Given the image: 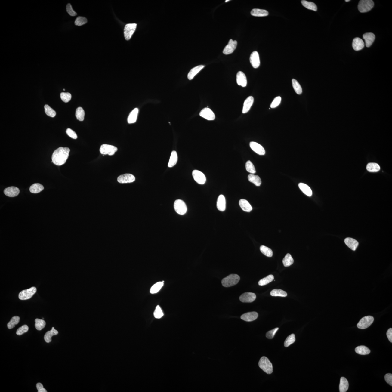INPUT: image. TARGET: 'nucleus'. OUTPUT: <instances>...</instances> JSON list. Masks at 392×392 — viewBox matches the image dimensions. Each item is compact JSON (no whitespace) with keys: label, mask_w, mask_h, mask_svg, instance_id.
I'll list each match as a JSON object with an SVG mask.
<instances>
[{"label":"nucleus","mask_w":392,"mask_h":392,"mask_svg":"<svg viewBox=\"0 0 392 392\" xmlns=\"http://www.w3.org/2000/svg\"><path fill=\"white\" fill-rule=\"evenodd\" d=\"M251 149L260 155H264L265 153V151L263 146L256 142H251L249 144Z\"/></svg>","instance_id":"15"},{"label":"nucleus","mask_w":392,"mask_h":392,"mask_svg":"<svg viewBox=\"0 0 392 392\" xmlns=\"http://www.w3.org/2000/svg\"><path fill=\"white\" fill-rule=\"evenodd\" d=\"M36 288L33 286L29 289L21 291L19 294V299L22 300L29 299L36 292Z\"/></svg>","instance_id":"5"},{"label":"nucleus","mask_w":392,"mask_h":392,"mask_svg":"<svg viewBox=\"0 0 392 392\" xmlns=\"http://www.w3.org/2000/svg\"><path fill=\"white\" fill-rule=\"evenodd\" d=\"M154 315V317L156 319H159L162 317L163 316V313L162 310L160 307L158 305L156 307L155 310Z\"/></svg>","instance_id":"52"},{"label":"nucleus","mask_w":392,"mask_h":392,"mask_svg":"<svg viewBox=\"0 0 392 392\" xmlns=\"http://www.w3.org/2000/svg\"><path fill=\"white\" fill-rule=\"evenodd\" d=\"M250 61L252 66L257 68L260 66V60L259 54L256 51H255L251 54L250 57Z\"/></svg>","instance_id":"16"},{"label":"nucleus","mask_w":392,"mask_h":392,"mask_svg":"<svg viewBox=\"0 0 392 392\" xmlns=\"http://www.w3.org/2000/svg\"><path fill=\"white\" fill-rule=\"evenodd\" d=\"M374 321V318L372 316H365L360 320L357 325V326L360 329H365L369 327L373 323Z\"/></svg>","instance_id":"7"},{"label":"nucleus","mask_w":392,"mask_h":392,"mask_svg":"<svg viewBox=\"0 0 392 392\" xmlns=\"http://www.w3.org/2000/svg\"><path fill=\"white\" fill-rule=\"evenodd\" d=\"M386 335H387V337L388 339V340H389L390 342L392 343V328H390L388 330L387 332Z\"/></svg>","instance_id":"60"},{"label":"nucleus","mask_w":392,"mask_h":392,"mask_svg":"<svg viewBox=\"0 0 392 392\" xmlns=\"http://www.w3.org/2000/svg\"><path fill=\"white\" fill-rule=\"evenodd\" d=\"M75 115L77 119L80 121H83L85 116V112L83 108L81 107L77 108L76 111Z\"/></svg>","instance_id":"41"},{"label":"nucleus","mask_w":392,"mask_h":392,"mask_svg":"<svg viewBox=\"0 0 392 392\" xmlns=\"http://www.w3.org/2000/svg\"><path fill=\"white\" fill-rule=\"evenodd\" d=\"M374 6V2L372 0H361L358 5V9L361 13L370 11Z\"/></svg>","instance_id":"4"},{"label":"nucleus","mask_w":392,"mask_h":392,"mask_svg":"<svg viewBox=\"0 0 392 392\" xmlns=\"http://www.w3.org/2000/svg\"><path fill=\"white\" fill-rule=\"evenodd\" d=\"M279 329V328H277L267 332L266 335L267 338L269 339H272V338H273L275 334L276 333L277 330H278Z\"/></svg>","instance_id":"55"},{"label":"nucleus","mask_w":392,"mask_h":392,"mask_svg":"<svg viewBox=\"0 0 392 392\" xmlns=\"http://www.w3.org/2000/svg\"><path fill=\"white\" fill-rule=\"evenodd\" d=\"M350 1V0H345V1L346 2H349V1Z\"/></svg>","instance_id":"61"},{"label":"nucleus","mask_w":392,"mask_h":392,"mask_svg":"<svg viewBox=\"0 0 392 392\" xmlns=\"http://www.w3.org/2000/svg\"><path fill=\"white\" fill-rule=\"evenodd\" d=\"M63 90H64V91H65V89H63Z\"/></svg>","instance_id":"63"},{"label":"nucleus","mask_w":392,"mask_h":392,"mask_svg":"<svg viewBox=\"0 0 392 392\" xmlns=\"http://www.w3.org/2000/svg\"><path fill=\"white\" fill-rule=\"evenodd\" d=\"M384 379L387 383L390 385L392 386V374L391 373H388L386 374L384 376Z\"/></svg>","instance_id":"58"},{"label":"nucleus","mask_w":392,"mask_h":392,"mask_svg":"<svg viewBox=\"0 0 392 392\" xmlns=\"http://www.w3.org/2000/svg\"><path fill=\"white\" fill-rule=\"evenodd\" d=\"M292 84L293 89L297 94H301L302 93V88L298 81L293 79Z\"/></svg>","instance_id":"45"},{"label":"nucleus","mask_w":392,"mask_h":392,"mask_svg":"<svg viewBox=\"0 0 392 392\" xmlns=\"http://www.w3.org/2000/svg\"><path fill=\"white\" fill-rule=\"evenodd\" d=\"M355 350L357 354L362 355L369 354L371 352L370 350L365 346H358L355 349Z\"/></svg>","instance_id":"33"},{"label":"nucleus","mask_w":392,"mask_h":392,"mask_svg":"<svg viewBox=\"0 0 392 392\" xmlns=\"http://www.w3.org/2000/svg\"><path fill=\"white\" fill-rule=\"evenodd\" d=\"M117 150L118 149L116 147L106 144L102 145L100 149V152L101 154H108L110 156L113 155Z\"/></svg>","instance_id":"8"},{"label":"nucleus","mask_w":392,"mask_h":392,"mask_svg":"<svg viewBox=\"0 0 392 392\" xmlns=\"http://www.w3.org/2000/svg\"><path fill=\"white\" fill-rule=\"evenodd\" d=\"M200 116L207 120H214L215 119V116L213 112L210 109L205 108L203 109L200 112Z\"/></svg>","instance_id":"10"},{"label":"nucleus","mask_w":392,"mask_h":392,"mask_svg":"<svg viewBox=\"0 0 392 392\" xmlns=\"http://www.w3.org/2000/svg\"><path fill=\"white\" fill-rule=\"evenodd\" d=\"M301 2L302 5L305 8L314 11H317V8L315 3L312 2H310L304 1V0L302 1Z\"/></svg>","instance_id":"36"},{"label":"nucleus","mask_w":392,"mask_h":392,"mask_svg":"<svg viewBox=\"0 0 392 392\" xmlns=\"http://www.w3.org/2000/svg\"><path fill=\"white\" fill-rule=\"evenodd\" d=\"M258 317V314L256 312H249L242 314L241 319L245 321L251 322L255 320Z\"/></svg>","instance_id":"19"},{"label":"nucleus","mask_w":392,"mask_h":392,"mask_svg":"<svg viewBox=\"0 0 392 392\" xmlns=\"http://www.w3.org/2000/svg\"><path fill=\"white\" fill-rule=\"evenodd\" d=\"M237 42L236 40L230 39L228 45L225 47L223 51V53L225 54H229L233 53L236 49L237 45Z\"/></svg>","instance_id":"13"},{"label":"nucleus","mask_w":392,"mask_h":392,"mask_svg":"<svg viewBox=\"0 0 392 392\" xmlns=\"http://www.w3.org/2000/svg\"><path fill=\"white\" fill-rule=\"evenodd\" d=\"M20 190L18 188L14 186L8 187L4 190L5 194L10 197H14L18 196Z\"/></svg>","instance_id":"17"},{"label":"nucleus","mask_w":392,"mask_h":392,"mask_svg":"<svg viewBox=\"0 0 392 392\" xmlns=\"http://www.w3.org/2000/svg\"><path fill=\"white\" fill-rule=\"evenodd\" d=\"M163 286V282H159L154 285L150 289V293L152 294L157 293L160 290Z\"/></svg>","instance_id":"43"},{"label":"nucleus","mask_w":392,"mask_h":392,"mask_svg":"<svg viewBox=\"0 0 392 392\" xmlns=\"http://www.w3.org/2000/svg\"><path fill=\"white\" fill-rule=\"evenodd\" d=\"M174 205L176 212L180 215H183L187 212V206L183 200L180 199L176 200Z\"/></svg>","instance_id":"6"},{"label":"nucleus","mask_w":392,"mask_h":392,"mask_svg":"<svg viewBox=\"0 0 392 392\" xmlns=\"http://www.w3.org/2000/svg\"><path fill=\"white\" fill-rule=\"evenodd\" d=\"M230 1V0H227V1H226L225 2H228V1Z\"/></svg>","instance_id":"62"},{"label":"nucleus","mask_w":392,"mask_h":392,"mask_svg":"<svg viewBox=\"0 0 392 392\" xmlns=\"http://www.w3.org/2000/svg\"><path fill=\"white\" fill-rule=\"evenodd\" d=\"M239 205L241 208L244 211L250 212L252 210V207L251 206L250 203L245 199H240L239 202Z\"/></svg>","instance_id":"26"},{"label":"nucleus","mask_w":392,"mask_h":392,"mask_svg":"<svg viewBox=\"0 0 392 392\" xmlns=\"http://www.w3.org/2000/svg\"><path fill=\"white\" fill-rule=\"evenodd\" d=\"M58 334V332L54 329V327H52V329L47 332L44 336V339L47 343H50L52 341V337L53 336L57 335Z\"/></svg>","instance_id":"30"},{"label":"nucleus","mask_w":392,"mask_h":392,"mask_svg":"<svg viewBox=\"0 0 392 392\" xmlns=\"http://www.w3.org/2000/svg\"><path fill=\"white\" fill-rule=\"evenodd\" d=\"M344 242L353 251L356 250L359 245L358 242L354 239L352 238H346L344 240Z\"/></svg>","instance_id":"25"},{"label":"nucleus","mask_w":392,"mask_h":392,"mask_svg":"<svg viewBox=\"0 0 392 392\" xmlns=\"http://www.w3.org/2000/svg\"><path fill=\"white\" fill-rule=\"evenodd\" d=\"M87 23V19L85 17H77L75 21V24L77 26H82Z\"/></svg>","instance_id":"50"},{"label":"nucleus","mask_w":392,"mask_h":392,"mask_svg":"<svg viewBox=\"0 0 392 392\" xmlns=\"http://www.w3.org/2000/svg\"><path fill=\"white\" fill-rule=\"evenodd\" d=\"M366 169L369 172H377L379 171L380 170V167L377 163H370L367 165Z\"/></svg>","instance_id":"37"},{"label":"nucleus","mask_w":392,"mask_h":392,"mask_svg":"<svg viewBox=\"0 0 392 392\" xmlns=\"http://www.w3.org/2000/svg\"><path fill=\"white\" fill-rule=\"evenodd\" d=\"M295 340L296 339H295V335L294 334H291L287 337L284 343L285 347H288L291 344L294 343Z\"/></svg>","instance_id":"47"},{"label":"nucleus","mask_w":392,"mask_h":392,"mask_svg":"<svg viewBox=\"0 0 392 392\" xmlns=\"http://www.w3.org/2000/svg\"><path fill=\"white\" fill-rule=\"evenodd\" d=\"M70 149L68 147H59L52 155V162L57 166H61L66 162L69 157Z\"/></svg>","instance_id":"1"},{"label":"nucleus","mask_w":392,"mask_h":392,"mask_svg":"<svg viewBox=\"0 0 392 392\" xmlns=\"http://www.w3.org/2000/svg\"><path fill=\"white\" fill-rule=\"evenodd\" d=\"M274 277L273 275H269L264 278L261 279L258 282V284L260 286H265L272 282L274 280Z\"/></svg>","instance_id":"40"},{"label":"nucleus","mask_w":392,"mask_h":392,"mask_svg":"<svg viewBox=\"0 0 392 392\" xmlns=\"http://www.w3.org/2000/svg\"><path fill=\"white\" fill-rule=\"evenodd\" d=\"M298 186L304 194L309 196H312V190H311L310 187L307 185L306 184L301 183L298 184Z\"/></svg>","instance_id":"32"},{"label":"nucleus","mask_w":392,"mask_h":392,"mask_svg":"<svg viewBox=\"0 0 392 392\" xmlns=\"http://www.w3.org/2000/svg\"><path fill=\"white\" fill-rule=\"evenodd\" d=\"M35 327L38 330H41L45 328L46 323L44 319H35Z\"/></svg>","instance_id":"44"},{"label":"nucleus","mask_w":392,"mask_h":392,"mask_svg":"<svg viewBox=\"0 0 392 392\" xmlns=\"http://www.w3.org/2000/svg\"><path fill=\"white\" fill-rule=\"evenodd\" d=\"M44 189L43 186L38 183L34 184L31 185L29 188V191L31 193L36 194L39 193Z\"/></svg>","instance_id":"34"},{"label":"nucleus","mask_w":392,"mask_h":392,"mask_svg":"<svg viewBox=\"0 0 392 392\" xmlns=\"http://www.w3.org/2000/svg\"><path fill=\"white\" fill-rule=\"evenodd\" d=\"M205 67L203 65H199L192 68L189 72L187 75L188 79L190 80H192L194 77L201 71Z\"/></svg>","instance_id":"24"},{"label":"nucleus","mask_w":392,"mask_h":392,"mask_svg":"<svg viewBox=\"0 0 392 392\" xmlns=\"http://www.w3.org/2000/svg\"><path fill=\"white\" fill-rule=\"evenodd\" d=\"M254 102V98L252 96L248 97L244 102L242 113L245 114L247 113L250 110Z\"/></svg>","instance_id":"20"},{"label":"nucleus","mask_w":392,"mask_h":392,"mask_svg":"<svg viewBox=\"0 0 392 392\" xmlns=\"http://www.w3.org/2000/svg\"><path fill=\"white\" fill-rule=\"evenodd\" d=\"M282 98L280 96H278L275 98L272 101L271 105H270V108H275L278 106L280 104Z\"/></svg>","instance_id":"54"},{"label":"nucleus","mask_w":392,"mask_h":392,"mask_svg":"<svg viewBox=\"0 0 392 392\" xmlns=\"http://www.w3.org/2000/svg\"><path fill=\"white\" fill-rule=\"evenodd\" d=\"M245 168L247 171L251 174H255L256 171L254 165L250 161L247 162L245 164Z\"/></svg>","instance_id":"48"},{"label":"nucleus","mask_w":392,"mask_h":392,"mask_svg":"<svg viewBox=\"0 0 392 392\" xmlns=\"http://www.w3.org/2000/svg\"><path fill=\"white\" fill-rule=\"evenodd\" d=\"M44 319V318H43V319Z\"/></svg>","instance_id":"64"},{"label":"nucleus","mask_w":392,"mask_h":392,"mask_svg":"<svg viewBox=\"0 0 392 392\" xmlns=\"http://www.w3.org/2000/svg\"><path fill=\"white\" fill-rule=\"evenodd\" d=\"M217 207L218 210L221 211H224L226 210V199L224 196L222 195H220L218 198Z\"/></svg>","instance_id":"23"},{"label":"nucleus","mask_w":392,"mask_h":392,"mask_svg":"<svg viewBox=\"0 0 392 392\" xmlns=\"http://www.w3.org/2000/svg\"><path fill=\"white\" fill-rule=\"evenodd\" d=\"M137 24L135 23L126 24L124 29L125 38L126 40L131 39L136 29Z\"/></svg>","instance_id":"9"},{"label":"nucleus","mask_w":392,"mask_h":392,"mask_svg":"<svg viewBox=\"0 0 392 392\" xmlns=\"http://www.w3.org/2000/svg\"><path fill=\"white\" fill-rule=\"evenodd\" d=\"M20 318L17 316H15L12 318L10 320L9 322L8 323L7 326L9 329H12L14 328L15 325H16L19 323L20 321Z\"/></svg>","instance_id":"39"},{"label":"nucleus","mask_w":392,"mask_h":392,"mask_svg":"<svg viewBox=\"0 0 392 392\" xmlns=\"http://www.w3.org/2000/svg\"><path fill=\"white\" fill-rule=\"evenodd\" d=\"M349 387L348 381L345 378H341L339 390L340 392H346L347 391Z\"/></svg>","instance_id":"29"},{"label":"nucleus","mask_w":392,"mask_h":392,"mask_svg":"<svg viewBox=\"0 0 392 392\" xmlns=\"http://www.w3.org/2000/svg\"><path fill=\"white\" fill-rule=\"evenodd\" d=\"M29 327L26 325H24L17 329L16 332L17 335H20L24 333H26L29 330Z\"/></svg>","instance_id":"53"},{"label":"nucleus","mask_w":392,"mask_h":392,"mask_svg":"<svg viewBox=\"0 0 392 392\" xmlns=\"http://www.w3.org/2000/svg\"><path fill=\"white\" fill-rule=\"evenodd\" d=\"M259 366L260 368L267 374H270L273 372V366L266 357H262L259 361Z\"/></svg>","instance_id":"2"},{"label":"nucleus","mask_w":392,"mask_h":392,"mask_svg":"<svg viewBox=\"0 0 392 392\" xmlns=\"http://www.w3.org/2000/svg\"><path fill=\"white\" fill-rule=\"evenodd\" d=\"M375 35L372 33H367L363 35V38L365 40L366 46L369 47L371 46L375 39Z\"/></svg>","instance_id":"22"},{"label":"nucleus","mask_w":392,"mask_h":392,"mask_svg":"<svg viewBox=\"0 0 392 392\" xmlns=\"http://www.w3.org/2000/svg\"><path fill=\"white\" fill-rule=\"evenodd\" d=\"M138 112V108H136L130 113L128 118V122L129 124H133L136 122Z\"/></svg>","instance_id":"28"},{"label":"nucleus","mask_w":392,"mask_h":392,"mask_svg":"<svg viewBox=\"0 0 392 392\" xmlns=\"http://www.w3.org/2000/svg\"><path fill=\"white\" fill-rule=\"evenodd\" d=\"M45 112L46 115L49 116L54 117L56 115V112L53 109L49 106L48 105H45Z\"/></svg>","instance_id":"49"},{"label":"nucleus","mask_w":392,"mask_h":392,"mask_svg":"<svg viewBox=\"0 0 392 392\" xmlns=\"http://www.w3.org/2000/svg\"><path fill=\"white\" fill-rule=\"evenodd\" d=\"M177 161V153L175 151H172L171 156L168 162V166L169 168H172L176 164Z\"/></svg>","instance_id":"35"},{"label":"nucleus","mask_w":392,"mask_h":392,"mask_svg":"<svg viewBox=\"0 0 392 392\" xmlns=\"http://www.w3.org/2000/svg\"><path fill=\"white\" fill-rule=\"evenodd\" d=\"M248 178L249 182L252 183L256 186H260L261 184V179L258 175L251 174L248 175Z\"/></svg>","instance_id":"31"},{"label":"nucleus","mask_w":392,"mask_h":392,"mask_svg":"<svg viewBox=\"0 0 392 392\" xmlns=\"http://www.w3.org/2000/svg\"><path fill=\"white\" fill-rule=\"evenodd\" d=\"M193 178L198 184H203L206 182V177L204 174L198 170H194L193 171Z\"/></svg>","instance_id":"11"},{"label":"nucleus","mask_w":392,"mask_h":392,"mask_svg":"<svg viewBox=\"0 0 392 392\" xmlns=\"http://www.w3.org/2000/svg\"><path fill=\"white\" fill-rule=\"evenodd\" d=\"M67 134L68 136L74 139H76L77 138V135L74 131L69 128L67 129L66 131Z\"/></svg>","instance_id":"57"},{"label":"nucleus","mask_w":392,"mask_h":392,"mask_svg":"<svg viewBox=\"0 0 392 392\" xmlns=\"http://www.w3.org/2000/svg\"><path fill=\"white\" fill-rule=\"evenodd\" d=\"M240 277L236 274H231L222 279V285L225 287H231L238 284Z\"/></svg>","instance_id":"3"},{"label":"nucleus","mask_w":392,"mask_h":392,"mask_svg":"<svg viewBox=\"0 0 392 392\" xmlns=\"http://www.w3.org/2000/svg\"><path fill=\"white\" fill-rule=\"evenodd\" d=\"M270 295L272 296L286 297L287 296V293L286 291L280 289H275L272 290L270 293Z\"/></svg>","instance_id":"42"},{"label":"nucleus","mask_w":392,"mask_h":392,"mask_svg":"<svg viewBox=\"0 0 392 392\" xmlns=\"http://www.w3.org/2000/svg\"><path fill=\"white\" fill-rule=\"evenodd\" d=\"M255 294L251 292H246L242 294L240 297L239 299L242 302H252L256 299Z\"/></svg>","instance_id":"14"},{"label":"nucleus","mask_w":392,"mask_h":392,"mask_svg":"<svg viewBox=\"0 0 392 392\" xmlns=\"http://www.w3.org/2000/svg\"><path fill=\"white\" fill-rule=\"evenodd\" d=\"M352 46L354 50L359 51L363 49L365 47V44L361 38H356L353 40Z\"/></svg>","instance_id":"21"},{"label":"nucleus","mask_w":392,"mask_h":392,"mask_svg":"<svg viewBox=\"0 0 392 392\" xmlns=\"http://www.w3.org/2000/svg\"><path fill=\"white\" fill-rule=\"evenodd\" d=\"M251 15L254 17H263L267 16L269 14L268 11L266 10L260 9H253L251 12Z\"/></svg>","instance_id":"27"},{"label":"nucleus","mask_w":392,"mask_h":392,"mask_svg":"<svg viewBox=\"0 0 392 392\" xmlns=\"http://www.w3.org/2000/svg\"><path fill=\"white\" fill-rule=\"evenodd\" d=\"M236 82L238 85L245 87L247 85V79L246 76L243 72L239 71L236 75Z\"/></svg>","instance_id":"18"},{"label":"nucleus","mask_w":392,"mask_h":392,"mask_svg":"<svg viewBox=\"0 0 392 392\" xmlns=\"http://www.w3.org/2000/svg\"><path fill=\"white\" fill-rule=\"evenodd\" d=\"M135 181V177L130 174H125L119 176L117 181L120 184H127L133 182Z\"/></svg>","instance_id":"12"},{"label":"nucleus","mask_w":392,"mask_h":392,"mask_svg":"<svg viewBox=\"0 0 392 392\" xmlns=\"http://www.w3.org/2000/svg\"><path fill=\"white\" fill-rule=\"evenodd\" d=\"M66 10L68 14L71 16H75L77 15V13L73 10L71 5L70 3H68L67 5Z\"/></svg>","instance_id":"56"},{"label":"nucleus","mask_w":392,"mask_h":392,"mask_svg":"<svg viewBox=\"0 0 392 392\" xmlns=\"http://www.w3.org/2000/svg\"><path fill=\"white\" fill-rule=\"evenodd\" d=\"M282 263L285 267H289L294 263V260L291 254H287L283 259Z\"/></svg>","instance_id":"38"},{"label":"nucleus","mask_w":392,"mask_h":392,"mask_svg":"<svg viewBox=\"0 0 392 392\" xmlns=\"http://www.w3.org/2000/svg\"><path fill=\"white\" fill-rule=\"evenodd\" d=\"M60 97L63 102L68 103L71 100L72 96L69 93L62 92L61 93Z\"/></svg>","instance_id":"51"},{"label":"nucleus","mask_w":392,"mask_h":392,"mask_svg":"<svg viewBox=\"0 0 392 392\" xmlns=\"http://www.w3.org/2000/svg\"><path fill=\"white\" fill-rule=\"evenodd\" d=\"M37 389L38 392H47L46 389L43 387V384L41 383H38L36 385Z\"/></svg>","instance_id":"59"},{"label":"nucleus","mask_w":392,"mask_h":392,"mask_svg":"<svg viewBox=\"0 0 392 392\" xmlns=\"http://www.w3.org/2000/svg\"><path fill=\"white\" fill-rule=\"evenodd\" d=\"M260 250L262 254L268 257H271L273 255V251L266 246L261 245L260 247Z\"/></svg>","instance_id":"46"}]
</instances>
